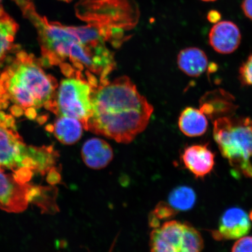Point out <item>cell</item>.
I'll use <instances>...</instances> for the list:
<instances>
[{
	"label": "cell",
	"instance_id": "cell-30",
	"mask_svg": "<svg viewBox=\"0 0 252 252\" xmlns=\"http://www.w3.org/2000/svg\"><path fill=\"white\" fill-rule=\"evenodd\" d=\"M46 130L50 132H53L54 130V126L52 125H48L46 127Z\"/></svg>",
	"mask_w": 252,
	"mask_h": 252
},
{
	"label": "cell",
	"instance_id": "cell-11",
	"mask_svg": "<svg viewBox=\"0 0 252 252\" xmlns=\"http://www.w3.org/2000/svg\"><path fill=\"white\" fill-rule=\"evenodd\" d=\"M239 27L229 21H220L214 24L209 34V43L217 53L228 55L237 50L241 42Z\"/></svg>",
	"mask_w": 252,
	"mask_h": 252
},
{
	"label": "cell",
	"instance_id": "cell-20",
	"mask_svg": "<svg viewBox=\"0 0 252 252\" xmlns=\"http://www.w3.org/2000/svg\"><path fill=\"white\" fill-rule=\"evenodd\" d=\"M196 195L194 191L188 187L176 188L170 193L168 203L177 212L190 210L196 203Z\"/></svg>",
	"mask_w": 252,
	"mask_h": 252
},
{
	"label": "cell",
	"instance_id": "cell-31",
	"mask_svg": "<svg viewBox=\"0 0 252 252\" xmlns=\"http://www.w3.org/2000/svg\"><path fill=\"white\" fill-rule=\"evenodd\" d=\"M201 1H203L204 2H213V1H216L217 0H201Z\"/></svg>",
	"mask_w": 252,
	"mask_h": 252
},
{
	"label": "cell",
	"instance_id": "cell-32",
	"mask_svg": "<svg viewBox=\"0 0 252 252\" xmlns=\"http://www.w3.org/2000/svg\"><path fill=\"white\" fill-rule=\"evenodd\" d=\"M249 217H250V219L252 220V210L251 211V212L250 213Z\"/></svg>",
	"mask_w": 252,
	"mask_h": 252
},
{
	"label": "cell",
	"instance_id": "cell-1",
	"mask_svg": "<svg viewBox=\"0 0 252 252\" xmlns=\"http://www.w3.org/2000/svg\"><path fill=\"white\" fill-rule=\"evenodd\" d=\"M39 33L45 61L52 65L70 61L74 68L100 77L108 72L114 56L106 45L108 39L102 28L93 23L67 27L50 23L36 11L32 0H13Z\"/></svg>",
	"mask_w": 252,
	"mask_h": 252
},
{
	"label": "cell",
	"instance_id": "cell-19",
	"mask_svg": "<svg viewBox=\"0 0 252 252\" xmlns=\"http://www.w3.org/2000/svg\"><path fill=\"white\" fill-rule=\"evenodd\" d=\"M18 29V24L0 6V64L13 46Z\"/></svg>",
	"mask_w": 252,
	"mask_h": 252
},
{
	"label": "cell",
	"instance_id": "cell-9",
	"mask_svg": "<svg viewBox=\"0 0 252 252\" xmlns=\"http://www.w3.org/2000/svg\"><path fill=\"white\" fill-rule=\"evenodd\" d=\"M251 223L250 217L240 208H231L220 217L218 230L213 232L217 240H233L241 238L250 232Z\"/></svg>",
	"mask_w": 252,
	"mask_h": 252
},
{
	"label": "cell",
	"instance_id": "cell-2",
	"mask_svg": "<svg viewBox=\"0 0 252 252\" xmlns=\"http://www.w3.org/2000/svg\"><path fill=\"white\" fill-rule=\"evenodd\" d=\"M153 111V106L130 78L123 76L108 80L94 91L87 130L128 144L146 128Z\"/></svg>",
	"mask_w": 252,
	"mask_h": 252
},
{
	"label": "cell",
	"instance_id": "cell-3",
	"mask_svg": "<svg viewBox=\"0 0 252 252\" xmlns=\"http://www.w3.org/2000/svg\"><path fill=\"white\" fill-rule=\"evenodd\" d=\"M56 88L55 79L44 71L33 56L23 52L0 77L3 95L17 108L12 114L20 116L25 112L31 120L36 118V109L50 105Z\"/></svg>",
	"mask_w": 252,
	"mask_h": 252
},
{
	"label": "cell",
	"instance_id": "cell-17",
	"mask_svg": "<svg viewBox=\"0 0 252 252\" xmlns=\"http://www.w3.org/2000/svg\"><path fill=\"white\" fill-rule=\"evenodd\" d=\"M83 125L78 120L66 116H60L54 126L55 134L60 142L64 145L76 143L83 135Z\"/></svg>",
	"mask_w": 252,
	"mask_h": 252
},
{
	"label": "cell",
	"instance_id": "cell-15",
	"mask_svg": "<svg viewBox=\"0 0 252 252\" xmlns=\"http://www.w3.org/2000/svg\"><path fill=\"white\" fill-rule=\"evenodd\" d=\"M177 63L179 69L191 77L200 76L209 66V59L206 53L195 47L182 50L178 54Z\"/></svg>",
	"mask_w": 252,
	"mask_h": 252
},
{
	"label": "cell",
	"instance_id": "cell-12",
	"mask_svg": "<svg viewBox=\"0 0 252 252\" xmlns=\"http://www.w3.org/2000/svg\"><path fill=\"white\" fill-rule=\"evenodd\" d=\"M238 108L234 96L222 89L209 91L200 100V109L213 121L234 115Z\"/></svg>",
	"mask_w": 252,
	"mask_h": 252
},
{
	"label": "cell",
	"instance_id": "cell-25",
	"mask_svg": "<svg viewBox=\"0 0 252 252\" xmlns=\"http://www.w3.org/2000/svg\"><path fill=\"white\" fill-rule=\"evenodd\" d=\"M12 175L16 181L21 184H25L32 178L33 171L27 167H21L14 170Z\"/></svg>",
	"mask_w": 252,
	"mask_h": 252
},
{
	"label": "cell",
	"instance_id": "cell-13",
	"mask_svg": "<svg viewBox=\"0 0 252 252\" xmlns=\"http://www.w3.org/2000/svg\"><path fill=\"white\" fill-rule=\"evenodd\" d=\"M186 168L196 178H203L212 171L214 154L207 145H194L187 148L182 154Z\"/></svg>",
	"mask_w": 252,
	"mask_h": 252
},
{
	"label": "cell",
	"instance_id": "cell-8",
	"mask_svg": "<svg viewBox=\"0 0 252 252\" xmlns=\"http://www.w3.org/2000/svg\"><path fill=\"white\" fill-rule=\"evenodd\" d=\"M30 186L17 182L0 166V209L8 213L24 212L28 205L27 194Z\"/></svg>",
	"mask_w": 252,
	"mask_h": 252
},
{
	"label": "cell",
	"instance_id": "cell-23",
	"mask_svg": "<svg viewBox=\"0 0 252 252\" xmlns=\"http://www.w3.org/2000/svg\"><path fill=\"white\" fill-rule=\"evenodd\" d=\"M178 212L169 203L160 201L150 215L149 223L151 227L157 228L160 226V220H169L174 217Z\"/></svg>",
	"mask_w": 252,
	"mask_h": 252
},
{
	"label": "cell",
	"instance_id": "cell-26",
	"mask_svg": "<svg viewBox=\"0 0 252 252\" xmlns=\"http://www.w3.org/2000/svg\"><path fill=\"white\" fill-rule=\"evenodd\" d=\"M232 251L252 252V236H243L233 246Z\"/></svg>",
	"mask_w": 252,
	"mask_h": 252
},
{
	"label": "cell",
	"instance_id": "cell-33",
	"mask_svg": "<svg viewBox=\"0 0 252 252\" xmlns=\"http://www.w3.org/2000/svg\"><path fill=\"white\" fill-rule=\"evenodd\" d=\"M62 1H71V0H62Z\"/></svg>",
	"mask_w": 252,
	"mask_h": 252
},
{
	"label": "cell",
	"instance_id": "cell-22",
	"mask_svg": "<svg viewBox=\"0 0 252 252\" xmlns=\"http://www.w3.org/2000/svg\"><path fill=\"white\" fill-rule=\"evenodd\" d=\"M181 252H197L204 248V241L200 232L187 223H184Z\"/></svg>",
	"mask_w": 252,
	"mask_h": 252
},
{
	"label": "cell",
	"instance_id": "cell-29",
	"mask_svg": "<svg viewBox=\"0 0 252 252\" xmlns=\"http://www.w3.org/2000/svg\"><path fill=\"white\" fill-rule=\"evenodd\" d=\"M207 20L211 23L216 24L220 22L221 18V14L217 10H211L208 12L207 16Z\"/></svg>",
	"mask_w": 252,
	"mask_h": 252
},
{
	"label": "cell",
	"instance_id": "cell-34",
	"mask_svg": "<svg viewBox=\"0 0 252 252\" xmlns=\"http://www.w3.org/2000/svg\"><path fill=\"white\" fill-rule=\"evenodd\" d=\"M1 0H0V2H1Z\"/></svg>",
	"mask_w": 252,
	"mask_h": 252
},
{
	"label": "cell",
	"instance_id": "cell-6",
	"mask_svg": "<svg viewBox=\"0 0 252 252\" xmlns=\"http://www.w3.org/2000/svg\"><path fill=\"white\" fill-rule=\"evenodd\" d=\"M130 0H81L77 10L84 20L121 30L127 24L126 12H130Z\"/></svg>",
	"mask_w": 252,
	"mask_h": 252
},
{
	"label": "cell",
	"instance_id": "cell-14",
	"mask_svg": "<svg viewBox=\"0 0 252 252\" xmlns=\"http://www.w3.org/2000/svg\"><path fill=\"white\" fill-rule=\"evenodd\" d=\"M81 156L88 168L101 169L112 161L113 151L106 141L99 138H92L85 142L81 149Z\"/></svg>",
	"mask_w": 252,
	"mask_h": 252
},
{
	"label": "cell",
	"instance_id": "cell-18",
	"mask_svg": "<svg viewBox=\"0 0 252 252\" xmlns=\"http://www.w3.org/2000/svg\"><path fill=\"white\" fill-rule=\"evenodd\" d=\"M25 154L33 160L35 165L34 171L42 175H45L54 167L59 157L58 151H55L52 146L41 147L27 146Z\"/></svg>",
	"mask_w": 252,
	"mask_h": 252
},
{
	"label": "cell",
	"instance_id": "cell-10",
	"mask_svg": "<svg viewBox=\"0 0 252 252\" xmlns=\"http://www.w3.org/2000/svg\"><path fill=\"white\" fill-rule=\"evenodd\" d=\"M184 223L169 220L154 228L150 234L151 252H180Z\"/></svg>",
	"mask_w": 252,
	"mask_h": 252
},
{
	"label": "cell",
	"instance_id": "cell-16",
	"mask_svg": "<svg viewBox=\"0 0 252 252\" xmlns=\"http://www.w3.org/2000/svg\"><path fill=\"white\" fill-rule=\"evenodd\" d=\"M179 127L188 137H198L206 133L208 128L207 117L199 109L193 107L185 108L179 116Z\"/></svg>",
	"mask_w": 252,
	"mask_h": 252
},
{
	"label": "cell",
	"instance_id": "cell-24",
	"mask_svg": "<svg viewBox=\"0 0 252 252\" xmlns=\"http://www.w3.org/2000/svg\"><path fill=\"white\" fill-rule=\"evenodd\" d=\"M238 78L242 86H252V54L239 68Z\"/></svg>",
	"mask_w": 252,
	"mask_h": 252
},
{
	"label": "cell",
	"instance_id": "cell-5",
	"mask_svg": "<svg viewBox=\"0 0 252 252\" xmlns=\"http://www.w3.org/2000/svg\"><path fill=\"white\" fill-rule=\"evenodd\" d=\"M93 74L87 78L81 71L75 70L62 81L55 102L49 108L60 116L78 120L87 130L88 120L92 113V96L94 89L99 84Z\"/></svg>",
	"mask_w": 252,
	"mask_h": 252
},
{
	"label": "cell",
	"instance_id": "cell-21",
	"mask_svg": "<svg viewBox=\"0 0 252 252\" xmlns=\"http://www.w3.org/2000/svg\"><path fill=\"white\" fill-rule=\"evenodd\" d=\"M58 193L55 187H40L39 194L31 203L36 205L43 214H55L59 211L56 203Z\"/></svg>",
	"mask_w": 252,
	"mask_h": 252
},
{
	"label": "cell",
	"instance_id": "cell-27",
	"mask_svg": "<svg viewBox=\"0 0 252 252\" xmlns=\"http://www.w3.org/2000/svg\"><path fill=\"white\" fill-rule=\"evenodd\" d=\"M62 176L61 173L55 167H53L49 171L47 174L46 181L48 184L51 185H55L61 182Z\"/></svg>",
	"mask_w": 252,
	"mask_h": 252
},
{
	"label": "cell",
	"instance_id": "cell-28",
	"mask_svg": "<svg viewBox=\"0 0 252 252\" xmlns=\"http://www.w3.org/2000/svg\"><path fill=\"white\" fill-rule=\"evenodd\" d=\"M241 8L246 17L252 21V0H243Z\"/></svg>",
	"mask_w": 252,
	"mask_h": 252
},
{
	"label": "cell",
	"instance_id": "cell-7",
	"mask_svg": "<svg viewBox=\"0 0 252 252\" xmlns=\"http://www.w3.org/2000/svg\"><path fill=\"white\" fill-rule=\"evenodd\" d=\"M5 115L0 122V166L14 171L20 166L27 146L16 130L6 122Z\"/></svg>",
	"mask_w": 252,
	"mask_h": 252
},
{
	"label": "cell",
	"instance_id": "cell-4",
	"mask_svg": "<svg viewBox=\"0 0 252 252\" xmlns=\"http://www.w3.org/2000/svg\"><path fill=\"white\" fill-rule=\"evenodd\" d=\"M213 135L223 157L236 171L252 179V119L234 115L213 122Z\"/></svg>",
	"mask_w": 252,
	"mask_h": 252
}]
</instances>
